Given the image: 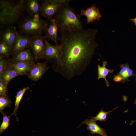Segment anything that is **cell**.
<instances>
[{"label":"cell","mask_w":136,"mask_h":136,"mask_svg":"<svg viewBox=\"0 0 136 136\" xmlns=\"http://www.w3.org/2000/svg\"><path fill=\"white\" fill-rule=\"evenodd\" d=\"M113 79L115 82H122L124 83L123 78L122 76L117 74L114 76Z\"/></svg>","instance_id":"4316f807"},{"label":"cell","mask_w":136,"mask_h":136,"mask_svg":"<svg viewBox=\"0 0 136 136\" xmlns=\"http://www.w3.org/2000/svg\"><path fill=\"white\" fill-rule=\"evenodd\" d=\"M35 60L30 50L25 49L18 52L9 60V63L19 61H33Z\"/></svg>","instance_id":"4fadbf2b"},{"label":"cell","mask_w":136,"mask_h":136,"mask_svg":"<svg viewBox=\"0 0 136 136\" xmlns=\"http://www.w3.org/2000/svg\"><path fill=\"white\" fill-rule=\"evenodd\" d=\"M130 20L133 22L136 26V17L134 18L130 19Z\"/></svg>","instance_id":"83f0119b"},{"label":"cell","mask_w":136,"mask_h":136,"mask_svg":"<svg viewBox=\"0 0 136 136\" xmlns=\"http://www.w3.org/2000/svg\"><path fill=\"white\" fill-rule=\"evenodd\" d=\"M80 13L78 14L79 16L80 17L82 16H86L87 24L92 23L96 20H99L102 17L99 8L94 3L86 9H80Z\"/></svg>","instance_id":"30bf717a"},{"label":"cell","mask_w":136,"mask_h":136,"mask_svg":"<svg viewBox=\"0 0 136 136\" xmlns=\"http://www.w3.org/2000/svg\"><path fill=\"white\" fill-rule=\"evenodd\" d=\"M63 4L55 3L51 0H44L41 5L40 14L43 17L50 21Z\"/></svg>","instance_id":"8992f818"},{"label":"cell","mask_w":136,"mask_h":136,"mask_svg":"<svg viewBox=\"0 0 136 136\" xmlns=\"http://www.w3.org/2000/svg\"><path fill=\"white\" fill-rule=\"evenodd\" d=\"M18 33L16 27L11 26L0 30V41L7 44L12 49Z\"/></svg>","instance_id":"ba28073f"},{"label":"cell","mask_w":136,"mask_h":136,"mask_svg":"<svg viewBox=\"0 0 136 136\" xmlns=\"http://www.w3.org/2000/svg\"><path fill=\"white\" fill-rule=\"evenodd\" d=\"M45 38V36L42 35L31 36L30 46L32 50L35 60L44 59Z\"/></svg>","instance_id":"5b68a950"},{"label":"cell","mask_w":136,"mask_h":136,"mask_svg":"<svg viewBox=\"0 0 136 136\" xmlns=\"http://www.w3.org/2000/svg\"><path fill=\"white\" fill-rule=\"evenodd\" d=\"M47 62H38L35 64L33 66L27 74L28 77L32 81H37L49 69Z\"/></svg>","instance_id":"8fae6325"},{"label":"cell","mask_w":136,"mask_h":136,"mask_svg":"<svg viewBox=\"0 0 136 136\" xmlns=\"http://www.w3.org/2000/svg\"><path fill=\"white\" fill-rule=\"evenodd\" d=\"M107 64V62L106 61H103V64L102 66L99 65H97L98 77L97 79L99 80L103 79L105 81V83L107 87L110 85V83L107 80L106 77L109 73H112L114 70L109 69H107L106 67Z\"/></svg>","instance_id":"e0dca14e"},{"label":"cell","mask_w":136,"mask_h":136,"mask_svg":"<svg viewBox=\"0 0 136 136\" xmlns=\"http://www.w3.org/2000/svg\"><path fill=\"white\" fill-rule=\"evenodd\" d=\"M8 61L5 58V56L0 55V79H2L4 72L9 65Z\"/></svg>","instance_id":"cb8c5ba5"},{"label":"cell","mask_w":136,"mask_h":136,"mask_svg":"<svg viewBox=\"0 0 136 136\" xmlns=\"http://www.w3.org/2000/svg\"><path fill=\"white\" fill-rule=\"evenodd\" d=\"M59 29L55 19L53 18L50 20V23L44 32L46 39L53 41L56 45H58V32Z\"/></svg>","instance_id":"7c38bea8"},{"label":"cell","mask_w":136,"mask_h":136,"mask_svg":"<svg viewBox=\"0 0 136 136\" xmlns=\"http://www.w3.org/2000/svg\"><path fill=\"white\" fill-rule=\"evenodd\" d=\"M7 85L2 80H0V95H7Z\"/></svg>","instance_id":"484cf974"},{"label":"cell","mask_w":136,"mask_h":136,"mask_svg":"<svg viewBox=\"0 0 136 136\" xmlns=\"http://www.w3.org/2000/svg\"><path fill=\"white\" fill-rule=\"evenodd\" d=\"M60 31L61 54L53 67L55 72L70 80L81 75L90 63L97 46L95 38L98 30L89 28Z\"/></svg>","instance_id":"6da1fadb"},{"label":"cell","mask_w":136,"mask_h":136,"mask_svg":"<svg viewBox=\"0 0 136 136\" xmlns=\"http://www.w3.org/2000/svg\"><path fill=\"white\" fill-rule=\"evenodd\" d=\"M12 101L9 98L7 95H0V111L2 113L3 111L6 108L10 107Z\"/></svg>","instance_id":"603a6c76"},{"label":"cell","mask_w":136,"mask_h":136,"mask_svg":"<svg viewBox=\"0 0 136 136\" xmlns=\"http://www.w3.org/2000/svg\"><path fill=\"white\" fill-rule=\"evenodd\" d=\"M31 36H24L18 32L12 48V54L14 55L30 46Z\"/></svg>","instance_id":"9c48e42d"},{"label":"cell","mask_w":136,"mask_h":136,"mask_svg":"<svg viewBox=\"0 0 136 136\" xmlns=\"http://www.w3.org/2000/svg\"><path fill=\"white\" fill-rule=\"evenodd\" d=\"M3 119L0 127V133H1L7 129L10 123V116H8L3 112Z\"/></svg>","instance_id":"d4e9b609"},{"label":"cell","mask_w":136,"mask_h":136,"mask_svg":"<svg viewBox=\"0 0 136 136\" xmlns=\"http://www.w3.org/2000/svg\"><path fill=\"white\" fill-rule=\"evenodd\" d=\"M118 107H116L114 108L112 110L108 112H105L102 109L96 116L92 117L91 119L95 121H99L100 122L103 121L105 122L107 120L106 118L108 115Z\"/></svg>","instance_id":"44dd1931"},{"label":"cell","mask_w":136,"mask_h":136,"mask_svg":"<svg viewBox=\"0 0 136 136\" xmlns=\"http://www.w3.org/2000/svg\"><path fill=\"white\" fill-rule=\"evenodd\" d=\"M54 18L60 31L71 32L84 29L80 17L69 3L62 5Z\"/></svg>","instance_id":"3957f363"},{"label":"cell","mask_w":136,"mask_h":136,"mask_svg":"<svg viewBox=\"0 0 136 136\" xmlns=\"http://www.w3.org/2000/svg\"><path fill=\"white\" fill-rule=\"evenodd\" d=\"M83 124L87 126V129L92 134H97L101 136H108L105 129L99 126L96 123V121L90 119H86L82 121L79 126Z\"/></svg>","instance_id":"5bb4252c"},{"label":"cell","mask_w":136,"mask_h":136,"mask_svg":"<svg viewBox=\"0 0 136 136\" xmlns=\"http://www.w3.org/2000/svg\"><path fill=\"white\" fill-rule=\"evenodd\" d=\"M21 75L27 74L33 66V61H19L9 63Z\"/></svg>","instance_id":"9a60e30c"},{"label":"cell","mask_w":136,"mask_h":136,"mask_svg":"<svg viewBox=\"0 0 136 136\" xmlns=\"http://www.w3.org/2000/svg\"><path fill=\"white\" fill-rule=\"evenodd\" d=\"M19 33L27 36L42 35L49 25L48 21L40 17L39 15L23 17L17 24Z\"/></svg>","instance_id":"277c9868"},{"label":"cell","mask_w":136,"mask_h":136,"mask_svg":"<svg viewBox=\"0 0 136 136\" xmlns=\"http://www.w3.org/2000/svg\"><path fill=\"white\" fill-rule=\"evenodd\" d=\"M45 48L44 59L47 61L54 63L60 58L61 52V47L60 45H53L50 44L45 38Z\"/></svg>","instance_id":"52a82bcc"},{"label":"cell","mask_w":136,"mask_h":136,"mask_svg":"<svg viewBox=\"0 0 136 136\" xmlns=\"http://www.w3.org/2000/svg\"><path fill=\"white\" fill-rule=\"evenodd\" d=\"M134 104L135 105H136V99H135L134 102Z\"/></svg>","instance_id":"f1b7e54d"},{"label":"cell","mask_w":136,"mask_h":136,"mask_svg":"<svg viewBox=\"0 0 136 136\" xmlns=\"http://www.w3.org/2000/svg\"><path fill=\"white\" fill-rule=\"evenodd\" d=\"M21 75L10 64H9L1 79L7 85L13 79L18 76Z\"/></svg>","instance_id":"ac0fdd59"},{"label":"cell","mask_w":136,"mask_h":136,"mask_svg":"<svg viewBox=\"0 0 136 136\" xmlns=\"http://www.w3.org/2000/svg\"><path fill=\"white\" fill-rule=\"evenodd\" d=\"M26 12L25 0H1V29L17 24L24 17Z\"/></svg>","instance_id":"7a4b0ae2"},{"label":"cell","mask_w":136,"mask_h":136,"mask_svg":"<svg viewBox=\"0 0 136 136\" xmlns=\"http://www.w3.org/2000/svg\"><path fill=\"white\" fill-rule=\"evenodd\" d=\"M120 67L121 69L117 74L122 76L123 78L124 83L129 81L128 78L129 77L136 75L133 71L130 68L128 63L121 64Z\"/></svg>","instance_id":"d6986e66"},{"label":"cell","mask_w":136,"mask_h":136,"mask_svg":"<svg viewBox=\"0 0 136 136\" xmlns=\"http://www.w3.org/2000/svg\"><path fill=\"white\" fill-rule=\"evenodd\" d=\"M0 54L8 57L12 54V49L5 43L0 41Z\"/></svg>","instance_id":"7402d4cb"},{"label":"cell","mask_w":136,"mask_h":136,"mask_svg":"<svg viewBox=\"0 0 136 136\" xmlns=\"http://www.w3.org/2000/svg\"><path fill=\"white\" fill-rule=\"evenodd\" d=\"M29 89V87H27L23 88L17 92L15 96L14 110L10 116V117L13 115H14L18 120L16 116V113L19 107L20 102L25 92Z\"/></svg>","instance_id":"ffe728a7"},{"label":"cell","mask_w":136,"mask_h":136,"mask_svg":"<svg viewBox=\"0 0 136 136\" xmlns=\"http://www.w3.org/2000/svg\"><path fill=\"white\" fill-rule=\"evenodd\" d=\"M26 12L29 15L34 16L40 13L41 5L38 0H25Z\"/></svg>","instance_id":"2e32d148"}]
</instances>
